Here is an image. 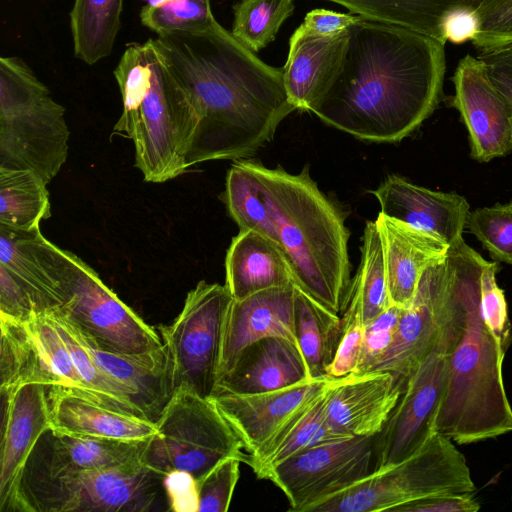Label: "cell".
I'll return each mask as SVG.
<instances>
[{"instance_id":"cell-1","label":"cell","mask_w":512,"mask_h":512,"mask_svg":"<svg viewBox=\"0 0 512 512\" xmlns=\"http://www.w3.org/2000/svg\"><path fill=\"white\" fill-rule=\"evenodd\" d=\"M445 72L444 43L363 17L348 29L341 67L310 112L359 140L399 142L437 108Z\"/></svg>"},{"instance_id":"cell-2","label":"cell","mask_w":512,"mask_h":512,"mask_svg":"<svg viewBox=\"0 0 512 512\" xmlns=\"http://www.w3.org/2000/svg\"><path fill=\"white\" fill-rule=\"evenodd\" d=\"M153 40L198 114L188 168L253 155L296 110L283 68L264 63L218 22L203 32H174Z\"/></svg>"},{"instance_id":"cell-3","label":"cell","mask_w":512,"mask_h":512,"mask_svg":"<svg viewBox=\"0 0 512 512\" xmlns=\"http://www.w3.org/2000/svg\"><path fill=\"white\" fill-rule=\"evenodd\" d=\"M256 177L292 270L294 284L340 315L351 291L349 230L342 211L311 178L244 159Z\"/></svg>"},{"instance_id":"cell-4","label":"cell","mask_w":512,"mask_h":512,"mask_svg":"<svg viewBox=\"0 0 512 512\" xmlns=\"http://www.w3.org/2000/svg\"><path fill=\"white\" fill-rule=\"evenodd\" d=\"M114 75L123 111L113 133L133 142L135 166L144 180L163 183L185 173L198 114L154 40L127 45Z\"/></svg>"},{"instance_id":"cell-5","label":"cell","mask_w":512,"mask_h":512,"mask_svg":"<svg viewBox=\"0 0 512 512\" xmlns=\"http://www.w3.org/2000/svg\"><path fill=\"white\" fill-rule=\"evenodd\" d=\"M481 272L469 284L466 321L448 355L446 387L434 427L459 445L512 431V408L502 373L506 351L483 320Z\"/></svg>"},{"instance_id":"cell-6","label":"cell","mask_w":512,"mask_h":512,"mask_svg":"<svg viewBox=\"0 0 512 512\" xmlns=\"http://www.w3.org/2000/svg\"><path fill=\"white\" fill-rule=\"evenodd\" d=\"M486 262L464 240L450 246L442 262L424 271L392 344L371 371H389L405 382L434 349H452L464 329L469 284Z\"/></svg>"},{"instance_id":"cell-7","label":"cell","mask_w":512,"mask_h":512,"mask_svg":"<svg viewBox=\"0 0 512 512\" xmlns=\"http://www.w3.org/2000/svg\"><path fill=\"white\" fill-rule=\"evenodd\" d=\"M65 108L18 57L0 58V168L26 169L47 183L68 156Z\"/></svg>"},{"instance_id":"cell-8","label":"cell","mask_w":512,"mask_h":512,"mask_svg":"<svg viewBox=\"0 0 512 512\" xmlns=\"http://www.w3.org/2000/svg\"><path fill=\"white\" fill-rule=\"evenodd\" d=\"M474 490L466 458L450 438L435 431L409 457L374 470L306 512L395 511L421 499Z\"/></svg>"},{"instance_id":"cell-9","label":"cell","mask_w":512,"mask_h":512,"mask_svg":"<svg viewBox=\"0 0 512 512\" xmlns=\"http://www.w3.org/2000/svg\"><path fill=\"white\" fill-rule=\"evenodd\" d=\"M156 423L158 433L147 442L143 463L162 478L183 470L197 479L228 456L248 462L242 441L214 403L192 390L176 388Z\"/></svg>"},{"instance_id":"cell-10","label":"cell","mask_w":512,"mask_h":512,"mask_svg":"<svg viewBox=\"0 0 512 512\" xmlns=\"http://www.w3.org/2000/svg\"><path fill=\"white\" fill-rule=\"evenodd\" d=\"M232 300L225 284L202 280L188 292L174 321L158 328L171 364L173 391L184 387L205 398L213 395Z\"/></svg>"},{"instance_id":"cell-11","label":"cell","mask_w":512,"mask_h":512,"mask_svg":"<svg viewBox=\"0 0 512 512\" xmlns=\"http://www.w3.org/2000/svg\"><path fill=\"white\" fill-rule=\"evenodd\" d=\"M63 313L89 340L120 354L163 345L158 330L126 305L82 259L69 251L62 277Z\"/></svg>"},{"instance_id":"cell-12","label":"cell","mask_w":512,"mask_h":512,"mask_svg":"<svg viewBox=\"0 0 512 512\" xmlns=\"http://www.w3.org/2000/svg\"><path fill=\"white\" fill-rule=\"evenodd\" d=\"M377 435L312 447L272 467L262 479L285 494L289 511L306 512L375 470Z\"/></svg>"},{"instance_id":"cell-13","label":"cell","mask_w":512,"mask_h":512,"mask_svg":"<svg viewBox=\"0 0 512 512\" xmlns=\"http://www.w3.org/2000/svg\"><path fill=\"white\" fill-rule=\"evenodd\" d=\"M48 479V495L35 504L43 505L40 511L144 512L152 509L163 478L137 462Z\"/></svg>"},{"instance_id":"cell-14","label":"cell","mask_w":512,"mask_h":512,"mask_svg":"<svg viewBox=\"0 0 512 512\" xmlns=\"http://www.w3.org/2000/svg\"><path fill=\"white\" fill-rule=\"evenodd\" d=\"M450 351L447 347L434 349L406 379L393 412L377 435L375 470L409 457L435 432Z\"/></svg>"},{"instance_id":"cell-15","label":"cell","mask_w":512,"mask_h":512,"mask_svg":"<svg viewBox=\"0 0 512 512\" xmlns=\"http://www.w3.org/2000/svg\"><path fill=\"white\" fill-rule=\"evenodd\" d=\"M49 388L23 382L4 397L0 452V511H34L25 488L27 462L41 436L50 431Z\"/></svg>"},{"instance_id":"cell-16","label":"cell","mask_w":512,"mask_h":512,"mask_svg":"<svg viewBox=\"0 0 512 512\" xmlns=\"http://www.w3.org/2000/svg\"><path fill=\"white\" fill-rule=\"evenodd\" d=\"M456 108L469 134L471 157L488 162L512 151V124L509 107L490 81L483 61L467 54L457 64L451 78Z\"/></svg>"},{"instance_id":"cell-17","label":"cell","mask_w":512,"mask_h":512,"mask_svg":"<svg viewBox=\"0 0 512 512\" xmlns=\"http://www.w3.org/2000/svg\"><path fill=\"white\" fill-rule=\"evenodd\" d=\"M331 379H308L267 392L221 393L209 399L242 441L246 452L253 455L299 409L320 395Z\"/></svg>"},{"instance_id":"cell-18","label":"cell","mask_w":512,"mask_h":512,"mask_svg":"<svg viewBox=\"0 0 512 512\" xmlns=\"http://www.w3.org/2000/svg\"><path fill=\"white\" fill-rule=\"evenodd\" d=\"M404 384L389 371L353 373L332 379L325 408L329 427L349 437L379 434L393 412Z\"/></svg>"},{"instance_id":"cell-19","label":"cell","mask_w":512,"mask_h":512,"mask_svg":"<svg viewBox=\"0 0 512 512\" xmlns=\"http://www.w3.org/2000/svg\"><path fill=\"white\" fill-rule=\"evenodd\" d=\"M294 290L291 284L232 300L223 326L216 384L232 370L241 352L260 339L281 337L298 348Z\"/></svg>"},{"instance_id":"cell-20","label":"cell","mask_w":512,"mask_h":512,"mask_svg":"<svg viewBox=\"0 0 512 512\" xmlns=\"http://www.w3.org/2000/svg\"><path fill=\"white\" fill-rule=\"evenodd\" d=\"M372 194L383 215L436 234L450 246L463 240L470 213L464 197L433 191L397 175L387 176Z\"/></svg>"},{"instance_id":"cell-21","label":"cell","mask_w":512,"mask_h":512,"mask_svg":"<svg viewBox=\"0 0 512 512\" xmlns=\"http://www.w3.org/2000/svg\"><path fill=\"white\" fill-rule=\"evenodd\" d=\"M375 221L383 245L390 301L407 308L424 271L442 262L450 245L436 234L380 212Z\"/></svg>"},{"instance_id":"cell-22","label":"cell","mask_w":512,"mask_h":512,"mask_svg":"<svg viewBox=\"0 0 512 512\" xmlns=\"http://www.w3.org/2000/svg\"><path fill=\"white\" fill-rule=\"evenodd\" d=\"M53 436L148 441L158 433L155 421L101 405L66 387L49 388Z\"/></svg>"},{"instance_id":"cell-23","label":"cell","mask_w":512,"mask_h":512,"mask_svg":"<svg viewBox=\"0 0 512 512\" xmlns=\"http://www.w3.org/2000/svg\"><path fill=\"white\" fill-rule=\"evenodd\" d=\"M347 39L348 30L338 36L323 37L302 25L292 34L283 78L296 109L310 112L326 92L341 67Z\"/></svg>"},{"instance_id":"cell-24","label":"cell","mask_w":512,"mask_h":512,"mask_svg":"<svg viewBox=\"0 0 512 512\" xmlns=\"http://www.w3.org/2000/svg\"><path fill=\"white\" fill-rule=\"evenodd\" d=\"M299 349L281 337H266L247 346L213 395L278 390L308 380ZM212 395V396H213Z\"/></svg>"},{"instance_id":"cell-25","label":"cell","mask_w":512,"mask_h":512,"mask_svg":"<svg viewBox=\"0 0 512 512\" xmlns=\"http://www.w3.org/2000/svg\"><path fill=\"white\" fill-rule=\"evenodd\" d=\"M79 332L97 366L127 388L146 417L156 422L173 393L171 364L164 344L149 352L120 354L102 349Z\"/></svg>"},{"instance_id":"cell-26","label":"cell","mask_w":512,"mask_h":512,"mask_svg":"<svg viewBox=\"0 0 512 512\" xmlns=\"http://www.w3.org/2000/svg\"><path fill=\"white\" fill-rule=\"evenodd\" d=\"M225 270V286L235 300L266 289L294 284L283 248L251 230H240L232 239L226 254Z\"/></svg>"},{"instance_id":"cell-27","label":"cell","mask_w":512,"mask_h":512,"mask_svg":"<svg viewBox=\"0 0 512 512\" xmlns=\"http://www.w3.org/2000/svg\"><path fill=\"white\" fill-rule=\"evenodd\" d=\"M331 380L323 392L299 409L261 450L249 455L247 465L258 478L262 479L269 469L307 449L351 438L333 431L326 421Z\"/></svg>"},{"instance_id":"cell-28","label":"cell","mask_w":512,"mask_h":512,"mask_svg":"<svg viewBox=\"0 0 512 512\" xmlns=\"http://www.w3.org/2000/svg\"><path fill=\"white\" fill-rule=\"evenodd\" d=\"M294 328L308 378H331L328 370L340 342L342 317L295 286Z\"/></svg>"},{"instance_id":"cell-29","label":"cell","mask_w":512,"mask_h":512,"mask_svg":"<svg viewBox=\"0 0 512 512\" xmlns=\"http://www.w3.org/2000/svg\"><path fill=\"white\" fill-rule=\"evenodd\" d=\"M364 18L398 25L444 44V18L458 9L476 10L482 0H328Z\"/></svg>"},{"instance_id":"cell-30","label":"cell","mask_w":512,"mask_h":512,"mask_svg":"<svg viewBox=\"0 0 512 512\" xmlns=\"http://www.w3.org/2000/svg\"><path fill=\"white\" fill-rule=\"evenodd\" d=\"M52 437L48 478L130 463H143L149 441L126 442L53 435Z\"/></svg>"},{"instance_id":"cell-31","label":"cell","mask_w":512,"mask_h":512,"mask_svg":"<svg viewBox=\"0 0 512 512\" xmlns=\"http://www.w3.org/2000/svg\"><path fill=\"white\" fill-rule=\"evenodd\" d=\"M122 8L123 0H75L70 25L77 58L92 65L111 54Z\"/></svg>"},{"instance_id":"cell-32","label":"cell","mask_w":512,"mask_h":512,"mask_svg":"<svg viewBox=\"0 0 512 512\" xmlns=\"http://www.w3.org/2000/svg\"><path fill=\"white\" fill-rule=\"evenodd\" d=\"M47 185L32 170L0 168V226L31 230L50 218Z\"/></svg>"},{"instance_id":"cell-33","label":"cell","mask_w":512,"mask_h":512,"mask_svg":"<svg viewBox=\"0 0 512 512\" xmlns=\"http://www.w3.org/2000/svg\"><path fill=\"white\" fill-rule=\"evenodd\" d=\"M45 314L63 338L75 367L92 391L94 400L106 407L147 418L135 403L130 391L97 366L86 349L77 327L58 310Z\"/></svg>"},{"instance_id":"cell-34","label":"cell","mask_w":512,"mask_h":512,"mask_svg":"<svg viewBox=\"0 0 512 512\" xmlns=\"http://www.w3.org/2000/svg\"><path fill=\"white\" fill-rule=\"evenodd\" d=\"M1 324V394L4 395L23 382H40L56 386L47 370L27 323L0 318Z\"/></svg>"},{"instance_id":"cell-35","label":"cell","mask_w":512,"mask_h":512,"mask_svg":"<svg viewBox=\"0 0 512 512\" xmlns=\"http://www.w3.org/2000/svg\"><path fill=\"white\" fill-rule=\"evenodd\" d=\"M222 196L229 215L240 230L257 232L280 245L256 177L244 159L236 160L228 170Z\"/></svg>"},{"instance_id":"cell-36","label":"cell","mask_w":512,"mask_h":512,"mask_svg":"<svg viewBox=\"0 0 512 512\" xmlns=\"http://www.w3.org/2000/svg\"><path fill=\"white\" fill-rule=\"evenodd\" d=\"M351 287L359 294L365 325L392 305L383 245L376 221L366 222L361 262Z\"/></svg>"},{"instance_id":"cell-37","label":"cell","mask_w":512,"mask_h":512,"mask_svg":"<svg viewBox=\"0 0 512 512\" xmlns=\"http://www.w3.org/2000/svg\"><path fill=\"white\" fill-rule=\"evenodd\" d=\"M232 34L253 52L266 47L293 13V0H241L234 6Z\"/></svg>"},{"instance_id":"cell-38","label":"cell","mask_w":512,"mask_h":512,"mask_svg":"<svg viewBox=\"0 0 512 512\" xmlns=\"http://www.w3.org/2000/svg\"><path fill=\"white\" fill-rule=\"evenodd\" d=\"M140 19L158 35L203 32L217 23L210 0H147Z\"/></svg>"},{"instance_id":"cell-39","label":"cell","mask_w":512,"mask_h":512,"mask_svg":"<svg viewBox=\"0 0 512 512\" xmlns=\"http://www.w3.org/2000/svg\"><path fill=\"white\" fill-rule=\"evenodd\" d=\"M27 326L56 386L69 388L94 400L92 391L79 375L63 338L49 316L37 315L27 322Z\"/></svg>"},{"instance_id":"cell-40","label":"cell","mask_w":512,"mask_h":512,"mask_svg":"<svg viewBox=\"0 0 512 512\" xmlns=\"http://www.w3.org/2000/svg\"><path fill=\"white\" fill-rule=\"evenodd\" d=\"M466 226L494 260L512 265V200L473 210Z\"/></svg>"},{"instance_id":"cell-41","label":"cell","mask_w":512,"mask_h":512,"mask_svg":"<svg viewBox=\"0 0 512 512\" xmlns=\"http://www.w3.org/2000/svg\"><path fill=\"white\" fill-rule=\"evenodd\" d=\"M365 335V322L359 294L351 287L349 300L342 316V334L328 375L341 378L357 371Z\"/></svg>"},{"instance_id":"cell-42","label":"cell","mask_w":512,"mask_h":512,"mask_svg":"<svg viewBox=\"0 0 512 512\" xmlns=\"http://www.w3.org/2000/svg\"><path fill=\"white\" fill-rule=\"evenodd\" d=\"M241 459L228 456L197 478L198 512H226L240 476Z\"/></svg>"},{"instance_id":"cell-43","label":"cell","mask_w":512,"mask_h":512,"mask_svg":"<svg viewBox=\"0 0 512 512\" xmlns=\"http://www.w3.org/2000/svg\"><path fill=\"white\" fill-rule=\"evenodd\" d=\"M498 264L487 262L480 277V308L483 320L506 351L511 341V324L504 291L498 286Z\"/></svg>"},{"instance_id":"cell-44","label":"cell","mask_w":512,"mask_h":512,"mask_svg":"<svg viewBox=\"0 0 512 512\" xmlns=\"http://www.w3.org/2000/svg\"><path fill=\"white\" fill-rule=\"evenodd\" d=\"M476 14L478 31L471 43L477 51L512 42V0H482Z\"/></svg>"},{"instance_id":"cell-45","label":"cell","mask_w":512,"mask_h":512,"mask_svg":"<svg viewBox=\"0 0 512 512\" xmlns=\"http://www.w3.org/2000/svg\"><path fill=\"white\" fill-rule=\"evenodd\" d=\"M37 315L40 312L29 290L0 264V318L27 323Z\"/></svg>"},{"instance_id":"cell-46","label":"cell","mask_w":512,"mask_h":512,"mask_svg":"<svg viewBox=\"0 0 512 512\" xmlns=\"http://www.w3.org/2000/svg\"><path fill=\"white\" fill-rule=\"evenodd\" d=\"M477 57L483 61L490 81L506 101L512 124V42L478 50Z\"/></svg>"},{"instance_id":"cell-47","label":"cell","mask_w":512,"mask_h":512,"mask_svg":"<svg viewBox=\"0 0 512 512\" xmlns=\"http://www.w3.org/2000/svg\"><path fill=\"white\" fill-rule=\"evenodd\" d=\"M162 484L167 494L170 511H199L197 479L191 473L172 470L164 475Z\"/></svg>"},{"instance_id":"cell-48","label":"cell","mask_w":512,"mask_h":512,"mask_svg":"<svg viewBox=\"0 0 512 512\" xmlns=\"http://www.w3.org/2000/svg\"><path fill=\"white\" fill-rule=\"evenodd\" d=\"M480 504L472 492L445 494L421 499L398 507L399 512H476Z\"/></svg>"},{"instance_id":"cell-49","label":"cell","mask_w":512,"mask_h":512,"mask_svg":"<svg viewBox=\"0 0 512 512\" xmlns=\"http://www.w3.org/2000/svg\"><path fill=\"white\" fill-rule=\"evenodd\" d=\"M362 18V16L353 13L346 14L326 9H314L306 14L301 25L313 34L334 37L347 31Z\"/></svg>"},{"instance_id":"cell-50","label":"cell","mask_w":512,"mask_h":512,"mask_svg":"<svg viewBox=\"0 0 512 512\" xmlns=\"http://www.w3.org/2000/svg\"><path fill=\"white\" fill-rule=\"evenodd\" d=\"M396 330L378 327L372 324L365 325V335L360 362L355 373H365L382 359L393 342Z\"/></svg>"},{"instance_id":"cell-51","label":"cell","mask_w":512,"mask_h":512,"mask_svg":"<svg viewBox=\"0 0 512 512\" xmlns=\"http://www.w3.org/2000/svg\"><path fill=\"white\" fill-rule=\"evenodd\" d=\"M478 31L476 10L458 9L449 13L442 23V36L445 43L462 44L472 41Z\"/></svg>"},{"instance_id":"cell-52","label":"cell","mask_w":512,"mask_h":512,"mask_svg":"<svg viewBox=\"0 0 512 512\" xmlns=\"http://www.w3.org/2000/svg\"><path fill=\"white\" fill-rule=\"evenodd\" d=\"M511 500H512V496H511Z\"/></svg>"}]
</instances>
